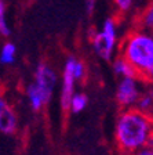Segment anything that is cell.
I'll list each match as a JSON object with an SVG mask.
<instances>
[{
    "label": "cell",
    "mask_w": 153,
    "mask_h": 155,
    "mask_svg": "<svg viewBox=\"0 0 153 155\" xmlns=\"http://www.w3.org/2000/svg\"><path fill=\"white\" fill-rule=\"evenodd\" d=\"M152 133L153 119L137 108H126L116 120L115 139L119 148L126 154L146 147Z\"/></svg>",
    "instance_id": "cell-1"
},
{
    "label": "cell",
    "mask_w": 153,
    "mask_h": 155,
    "mask_svg": "<svg viewBox=\"0 0 153 155\" xmlns=\"http://www.w3.org/2000/svg\"><path fill=\"white\" fill-rule=\"evenodd\" d=\"M123 55L130 62L137 75L148 82H153V38L145 32L131 33L124 42Z\"/></svg>",
    "instance_id": "cell-2"
},
{
    "label": "cell",
    "mask_w": 153,
    "mask_h": 155,
    "mask_svg": "<svg viewBox=\"0 0 153 155\" xmlns=\"http://www.w3.org/2000/svg\"><path fill=\"white\" fill-rule=\"evenodd\" d=\"M116 45V26L113 19H106L104 28L93 38V47L95 53L104 60L110 58Z\"/></svg>",
    "instance_id": "cell-3"
},
{
    "label": "cell",
    "mask_w": 153,
    "mask_h": 155,
    "mask_svg": "<svg viewBox=\"0 0 153 155\" xmlns=\"http://www.w3.org/2000/svg\"><path fill=\"white\" fill-rule=\"evenodd\" d=\"M57 83V75L54 69L47 64H39L35 72V82L30 83L36 91L40 94L46 104L50 101L53 90Z\"/></svg>",
    "instance_id": "cell-4"
},
{
    "label": "cell",
    "mask_w": 153,
    "mask_h": 155,
    "mask_svg": "<svg viewBox=\"0 0 153 155\" xmlns=\"http://www.w3.org/2000/svg\"><path fill=\"white\" fill-rule=\"evenodd\" d=\"M139 87L137 78H123L117 86L116 100L123 108H131L139 98Z\"/></svg>",
    "instance_id": "cell-5"
},
{
    "label": "cell",
    "mask_w": 153,
    "mask_h": 155,
    "mask_svg": "<svg viewBox=\"0 0 153 155\" xmlns=\"http://www.w3.org/2000/svg\"><path fill=\"white\" fill-rule=\"evenodd\" d=\"M76 58L69 57L65 62L64 74H62V89H61V105L64 110H68L69 101L75 94V84L77 83L76 78L73 75V65Z\"/></svg>",
    "instance_id": "cell-6"
},
{
    "label": "cell",
    "mask_w": 153,
    "mask_h": 155,
    "mask_svg": "<svg viewBox=\"0 0 153 155\" xmlns=\"http://www.w3.org/2000/svg\"><path fill=\"white\" fill-rule=\"evenodd\" d=\"M17 130V115L13 107L3 97H0V132L3 134H14Z\"/></svg>",
    "instance_id": "cell-7"
},
{
    "label": "cell",
    "mask_w": 153,
    "mask_h": 155,
    "mask_svg": "<svg viewBox=\"0 0 153 155\" xmlns=\"http://www.w3.org/2000/svg\"><path fill=\"white\" fill-rule=\"evenodd\" d=\"M113 69L115 72L121 78H137V71L134 69V67L126 60L124 57H120L117 60H115L113 62Z\"/></svg>",
    "instance_id": "cell-8"
},
{
    "label": "cell",
    "mask_w": 153,
    "mask_h": 155,
    "mask_svg": "<svg viewBox=\"0 0 153 155\" xmlns=\"http://www.w3.org/2000/svg\"><path fill=\"white\" fill-rule=\"evenodd\" d=\"M87 103H88V100H87V97L84 96V94L75 93L73 96H72V98H70V101H69L68 110H70L73 114H79L87 107Z\"/></svg>",
    "instance_id": "cell-9"
},
{
    "label": "cell",
    "mask_w": 153,
    "mask_h": 155,
    "mask_svg": "<svg viewBox=\"0 0 153 155\" xmlns=\"http://www.w3.org/2000/svg\"><path fill=\"white\" fill-rule=\"evenodd\" d=\"M15 53L17 48L14 43H6L0 51V62L4 65H10L13 64L14 60H15Z\"/></svg>",
    "instance_id": "cell-10"
},
{
    "label": "cell",
    "mask_w": 153,
    "mask_h": 155,
    "mask_svg": "<svg viewBox=\"0 0 153 155\" xmlns=\"http://www.w3.org/2000/svg\"><path fill=\"white\" fill-rule=\"evenodd\" d=\"M137 110H139L141 112H145L149 115L150 111L153 110V91L148 94H144V96H139L137 101Z\"/></svg>",
    "instance_id": "cell-11"
},
{
    "label": "cell",
    "mask_w": 153,
    "mask_h": 155,
    "mask_svg": "<svg viewBox=\"0 0 153 155\" xmlns=\"http://www.w3.org/2000/svg\"><path fill=\"white\" fill-rule=\"evenodd\" d=\"M141 25L146 29H153V0L146 6L141 15Z\"/></svg>",
    "instance_id": "cell-12"
},
{
    "label": "cell",
    "mask_w": 153,
    "mask_h": 155,
    "mask_svg": "<svg viewBox=\"0 0 153 155\" xmlns=\"http://www.w3.org/2000/svg\"><path fill=\"white\" fill-rule=\"evenodd\" d=\"M0 35L8 36L10 35V28L7 25L6 19V4L3 0H0Z\"/></svg>",
    "instance_id": "cell-13"
},
{
    "label": "cell",
    "mask_w": 153,
    "mask_h": 155,
    "mask_svg": "<svg viewBox=\"0 0 153 155\" xmlns=\"http://www.w3.org/2000/svg\"><path fill=\"white\" fill-rule=\"evenodd\" d=\"M73 75H75V78H76L77 82H80L84 76H86V68H84V65H83V62H81V61H77V60L75 61Z\"/></svg>",
    "instance_id": "cell-14"
},
{
    "label": "cell",
    "mask_w": 153,
    "mask_h": 155,
    "mask_svg": "<svg viewBox=\"0 0 153 155\" xmlns=\"http://www.w3.org/2000/svg\"><path fill=\"white\" fill-rule=\"evenodd\" d=\"M113 2H115V4L121 11H127L131 7V3H132V0H113Z\"/></svg>",
    "instance_id": "cell-15"
},
{
    "label": "cell",
    "mask_w": 153,
    "mask_h": 155,
    "mask_svg": "<svg viewBox=\"0 0 153 155\" xmlns=\"http://www.w3.org/2000/svg\"><path fill=\"white\" fill-rule=\"evenodd\" d=\"M132 155H153V148H150V147H144V148L138 150V151L132 152Z\"/></svg>",
    "instance_id": "cell-16"
},
{
    "label": "cell",
    "mask_w": 153,
    "mask_h": 155,
    "mask_svg": "<svg viewBox=\"0 0 153 155\" xmlns=\"http://www.w3.org/2000/svg\"><path fill=\"white\" fill-rule=\"evenodd\" d=\"M86 7H87V13L91 14L94 11V7H95V0H87Z\"/></svg>",
    "instance_id": "cell-17"
},
{
    "label": "cell",
    "mask_w": 153,
    "mask_h": 155,
    "mask_svg": "<svg viewBox=\"0 0 153 155\" xmlns=\"http://www.w3.org/2000/svg\"><path fill=\"white\" fill-rule=\"evenodd\" d=\"M148 147H150V148H153V133L150 134V137H149V140H148Z\"/></svg>",
    "instance_id": "cell-18"
}]
</instances>
